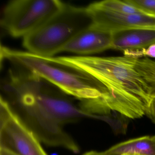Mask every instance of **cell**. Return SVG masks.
I'll return each mask as SVG.
<instances>
[{"label": "cell", "mask_w": 155, "mask_h": 155, "mask_svg": "<svg viewBox=\"0 0 155 155\" xmlns=\"http://www.w3.org/2000/svg\"><path fill=\"white\" fill-rule=\"evenodd\" d=\"M48 62L86 75L103 87V100L110 113L129 119L146 115L155 97V61L125 56L44 58Z\"/></svg>", "instance_id": "1"}, {"label": "cell", "mask_w": 155, "mask_h": 155, "mask_svg": "<svg viewBox=\"0 0 155 155\" xmlns=\"http://www.w3.org/2000/svg\"><path fill=\"white\" fill-rule=\"evenodd\" d=\"M1 58L30 71L54 85L67 95L80 101L101 99L104 89L88 76L43 60L28 51L1 47Z\"/></svg>", "instance_id": "2"}, {"label": "cell", "mask_w": 155, "mask_h": 155, "mask_svg": "<svg viewBox=\"0 0 155 155\" xmlns=\"http://www.w3.org/2000/svg\"><path fill=\"white\" fill-rule=\"evenodd\" d=\"M91 23L86 8L65 3L38 28L23 38V45L28 51L38 56L54 57Z\"/></svg>", "instance_id": "3"}, {"label": "cell", "mask_w": 155, "mask_h": 155, "mask_svg": "<svg viewBox=\"0 0 155 155\" xmlns=\"http://www.w3.org/2000/svg\"><path fill=\"white\" fill-rule=\"evenodd\" d=\"M65 4L57 0H14L4 8L1 25L10 36L23 38L38 28Z\"/></svg>", "instance_id": "4"}, {"label": "cell", "mask_w": 155, "mask_h": 155, "mask_svg": "<svg viewBox=\"0 0 155 155\" xmlns=\"http://www.w3.org/2000/svg\"><path fill=\"white\" fill-rule=\"evenodd\" d=\"M1 147L18 155H47L34 133L1 97Z\"/></svg>", "instance_id": "5"}, {"label": "cell", "mask_w": 155, "mask_h": 155, "mask_svg": "<svg viewBox=\"0 0 155 155\" xmlns=\"http://www.w3.org/2000/svg\"><path fill=\"white\" fill-rule=\"evenodd\" d=\"M92 27L112 33L138 28H155V14L143 12L119 13L101 9L92 3L86 7Z\"/></svg>", "instance_id": "6"}, {"label": "cell", "mask_w": 155, "mask_h": 155, "mask_svg": "<svg viewBox=\"0 0 155 155\" xmlns=\"http://www.w3.org/2000/svg\"><path fill=\"white\" fill-rule=\"evenodd\" d=\"M112 33L100 30L91 25L74 37L62 51L89 55L112 49Z\"/></svg>", "instance_id": "7"}, {"label": "cell", "mask_w": 155, "mask_h": 155, "mask_svg": "<svg viewBox=\"0 0 155 155\" xmlns=\"http://www.w3.org/2000/svg\"><path fill=\"white\" fill-rule=\"evenodd\" d=\"M112 49H141L155 44V28H138L112 33Z\"/></svg>", "instance_id": "8"}, {"label": "cell", "mask_w": 155, "mask_h": 155, "mask_svg": "<svg viewBox=\"0 0 155 155\" xmlns=\"http://www.w3.org/2000/svg\"><path fill=\"white\" fill-rule=\"evenodd\" d=\"M107 150L112 155H155V135L123 141Z\"/></svg>", "instance_id": "9"}, {"label": "cell", "mask_w": 155, "mask_h": 155, "mask_svg": "<svg viewBox=\"0 0 155 155\" xmlns=\"http://www.w3.org/2000/svg\"><path fill=\"white\" fill-rule=\"evenodd\" d=\"M93 6L101 9L119 13H139L144 12L128 4L124 1L105 0L92 3Z\"/></svg>", "instance_id": "10"}, {"label": "cell", "mask_w": 155, "mask_h": 155, "mask_svg": "<svg viewBox=\"0 0 155 155\" xmlns=\"http://www.w3.org/2000/svg\"><path fill=\"white\" fill-rule=\"evenodd\" d=\"M125 1L142 12L155 14V0H125Z\"/></svg>", "instance_id": "11"}, {"label": "cell", "mask_w": 155, "mask_h": 155, "mask_svg": "<svg viewBox=\"0 0 155 155\" xmlns=\"http://www.w3.org/2000/svg\"><path fill=\"white\" fill-rule=\"evenodd\" d=\"M124 55L134 58H155V44L150 45L148 48L134 50H126L123 51Z\"/></svg>", "instance_id": "12"}, {"label": "cell", "mask_w": 155, "mask_h": 155, "mask_svg": "<svg viewBox=\"0 0 155 155\" xmlns=\"http://www.w3.org/2000/svg\"><path fill=\"white\" fill-rule=\"evenodd\" d=\"M146 115L155 124V97L152 100L148 107Z\"/></svg>", "instance_id": "13"}, {"label": "cell", "mask_w": 155, "mask_h": 155, "mask_svg": "<svg viewBox=\"0 0 155 155\" xmlns=\"http://www.w3.org/2000/svg\"><path fill=\"white\" fill-rule=\"evenodd\" d=\"M83 155H112L108 152L107 150H106L104 152H98L96 151H90V152H87L85 154H83Z\"/></svg>", "instance_id": "14"}, {"label": "cell", "mask_w": 155, "mask_h": 155, "mask_svg": "<svg viewBox=\"0 0 155 155\" xmlns=\"http://www.w3.org/2000/svg\"><path fill=\"white\" fill-rule=\"evenodd\" d=\"M0 155H18L15 154L14 152L3 148L0 147Z\"/></svg>", "instance_id": "15"}, {"label": "cell", "mask_w": 155, "mask_h": 155, "mask_svg": "<svg viewBox=\"0 0 155 155\" xmlns=\"http://www.w3.org/2000/svg\"><path fill=\"white\" fill-rule=\"evenodd\" d=\"M51 155H58V154L56 153H52V154H51Z\"/></svg>", "instance_id": "16"}, {"label": "cell", "mask_w": 155, "mask_h": 155, "mask_svg": "<svg viewBox=\"0 0 155 155\" xmlns=\"http://www.w3.org/2000/svg\"></svg>", "instance_id": "17"}]
</instances>
